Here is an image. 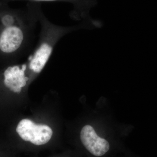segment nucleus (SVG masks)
Returning a JSON list of instances; mask_svg holds the SVG:
<instances>
[{
  "instance_id": "obj_1",
  "label": "nucleus",
  "mask_w": 157,
  "mask_h": 157,
  "mask_svg": "<svg viewBox=\"0 0 157 157\" xmlns=\"http://www.w3.org/2000/svg\"><path fill=\"white\" fill-rule=\"evenodd\" d=\"M36 5L29 2L25 10L0 11V53L15 55L30 50L38 22Z\"/></svg>"
},
{
  "instance_id": "obj_3",
  "label": "nucleus",
  "mask_w": 157,
  "mask_h": 157,
  "mask_svg": "<svg viewBox=\"0 0 157 157\" xmlns=\"http://www.w3.org/2000/svg\"><path fill=\"white\" fill-rule=\"evenodd\" d=\"M16 130L23 140L30 141L36 145H43L47 143L53 134L52 130L48 126L36 124L27 119L21 121Z\"/></svg>"
},
{
  "instance_id": "obj_4",
  "label": "nucleus",
  "mask_w": 157,
  "mask_h": 157,
  "mask_svg": "<svg viewBox=\"0 0 157 157\" xmlns=\"http://www.w3.org/2000/svg\"><path fill=\"white\" fill-rule=\"evenodd\" d=\"M80 139L86 148L95 156H102L109 150L108 141L99 137L94 128L89 125L85 126L82 129Z\"/></svg>"
},
{
  "instance_id": "obj_2",
  "label": "nucleus",
  "mask_w": 157,
  "mask_h": 157,
  "mask_svg": "<svg viewBox=\"0 0 157 157\" xmlns=\"http://www.w3.org/2000/svg\"><path fill=\"white\" fill-rule=\"evenodd\" d=\"M36 14L41 29L39 41L33 54L29 58V70L35 74H39L42 71L57 43L65 35L81 29H92L101 28L102 25L101 21L90 17L73 26L56 25L45 16L39 2H36Z\"/></svg>"
},
{
  "instance_id": "obj_5",
  "label": "nucleus",
  "mask_w": 157,
  "mask_h": 157,
  "mask_svg": "<svg viewBox=\"0 0 157 157\" xmlns=\"http://www.w3.org/2000/svg\"><path fill=\"white\" fill-rule=\"evenodd\" d=\"M24 1L29 2H65L70 3L73 6V10L70 13L72 19L79 21L85 20L90 17V10L97 5V0H1L2 2L10 1Z\"/></svg>"
}]
</instances>
